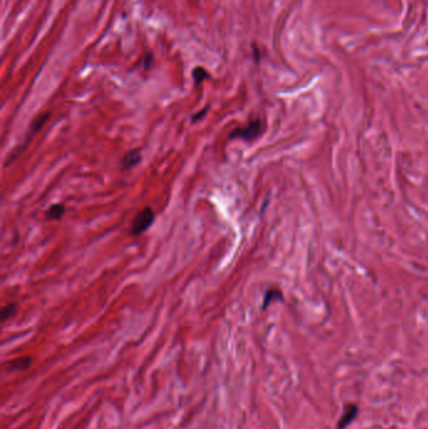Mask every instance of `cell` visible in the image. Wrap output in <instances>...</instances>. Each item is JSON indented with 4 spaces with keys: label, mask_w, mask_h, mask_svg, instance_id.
<instances>
[{
    "label": "cell",
    "mask_w": 428,
    "mask_h": 429,
    "mask_svg": "<svg viewBox=\"0 0 428 429\" xmlns=\"http://www.w3.org/2000/svg\"><path fill=\"white\" fill-rule=\"evenodd\" d=\"M155 221V212L151 207H145L142 211L137 214L132 222V228H131V233L133 236H138L147 231L151 227V225Z\"/></svg>",
    "instance_id": "6da1fadb"
},
{
    "label": "cell",
    "mask_w": 428,
    "mask_h": 429,
    "mask_svg": "<svg viewBox=\"0 0 428 429\" xmlns=\"http://www.w3.org/2000/svg\"><path fill=\"white\" fill-rule=\"evenodd\" d=\"M261 133V122L255 119L244 128H236L230 133V138H240L244 141H251Z\"/></svg>",
    "instance_id": "7a4b0ae2"
},
{
    "label": "cell",
    "mask_w": 428,
    "mask_h": 429,
    "mask_svg": "<svg viewBox=\"0 0 428 429\" xmlns=\"http://www.w3.org/2000/svg\"><path fill=\"white\" fill-rule=\"evenodd\" d=\"M358 413H359V409H358L357 405L351 404V403L346 404L345 407H344L343 414H342V417L338 421V424H337V429H345L346 427L350 426V424L353 423V421L357 418Z\"/></svg>",
    "instance_id": "3957f363"
},
{
    "label": "cell",
    "mask_w": 428,
    "mask_h": 429,
    "mask_svg": "<svg viewBox=\"0 0 428 429\" xmlns=\"http://www.w3.org/2000/svg\"><path fill=\"white\" fill-rule=\"evenodd\" d=\"M49 117H50V113H49V112H47V113H43V114H40V116H38L37 118H35L34 121H33V123H32V125H30V131H29V133H28V138H27V141L24 142V146H23V148L20 149V152L23 151V149L25 148V147H27L28 144H29V142H30V141H32V138L34 137V136L37 135L38 132H39L40 128H42L43 126H44V123L47 122L48 118H49Z\"/></svg>",
    "instance_id": "277c9868"
},
{
    "label": "cell",
    "mask_w": 428,
    "mask_h": 429,
    "mask_svg": "<svg viewBox=\"0 0 428 429\" xmlns=\"http://www.w3.org/2000/svg\"><path fill=\"white\" fill-rule=\"evenodd\" d=\"M142 159V156H141V151L140 149H132V151H128L127 153L124 154L123 158H122V163L121 167L123 171H128L131 170V168H133V167L137 166L138 163H140V161Z\"/></svg>",
    "instance_id": "5b68a950"
},
{
    "label": "cell",
    "mask_w": 428,
    "mask_h": 429,
    "mask_svg": "<svg viewBox=\"0 0 428 429\" xmlns=\"http://www.w3.org/2000/svg\"><path fill=\"white\" fill-rule=\"evenodd\" d=\"M64 212H66V207L63 204H56L53 206L48 209L47 214H45V217L47 220H59V218L63 217Z\"/></svg>",
    "instance_id": "8992f818"
},
{
    "label": "cell",
    "mask_w": 428,
    "mask_h": 429,
    "mask_svg": "<svg viewBox=\"0 0 428 429\" xmlns=\"http://www.w3.org/2000/svg\"><path fill=\"white\" fill-rule=\"evenodd\" d=\"M276 299H278V300L283 299V294H281L280 290H278V289L269 290V291H267L266 294H265L264 302H262V309H264V310L266 309V307L270 305V302L274 301V300H276Z\"/></svg>",
    "instance_id": "52a82bcc"
},
{
    "label": "cell",
    "mask_w": 428,
    "mask_h": 429,
    "mask_svg": "<svg viewBox=\"0 0 428 429\" xmlns=\"http://www.w3.org/2000/svg\"><path fill=\"white\" fill-rule=\"evenodd\" d=\"M192 77L195 80V84L198 85L204 82L205 79H209L210 74L206 72V69H204L202 67H196L192 72Z\"/></svg>",
    "instance_id": "ba28073f"
},
{
    "label": "cell",
    "mask_w": 428,
    "mask_h": 429,
    "mask_svg": "<svg viewBox=\"0 0 428 429\" xmlns=\"http://www.w3.org/2000/svg\"><path fill=\"white\" fill-rule=\"evenodd\" d=\"M15 313H16V304L11 302V304L5 305V306L3 307V310H1V319H3V321L8 320V319L11 318Z\"/></svg>",
    "instance_id": "9c48e42d"
},
{
    "label": "cell",
    "mask_w": 428,
    "mask_h": 429,
    "mask_svg": "<svg viewBox=\"0 0 428 429\" xmlns=\"http://www.w3.org/2000/svg\"><path fill=\"white\" fill-rule=\"evenodd\" d=\"M142 62H143V67H145V69H150L151 66H152V63H154V54L151 53V52L146 53L145 56H143Z\"/></svg>",
    "instance_id": "30bf717a"
},
{
    "label": "cell",
    "mask_w": 428,
    "mask_h": 429,
    "mask_svg": "<svg viewBox=\"0 0 428 429\" xmlns=\"http://www.w3.org/2000/svg\"><path fill=\"white\" fill-rule=\"evenodd\" d=\"M207 111H209V107H205V108L202 109V111L197 112V113H196L195 116L192 117V122H197V121H200L201 118H204L205 114H206Z\"/></svg>",
    "instance_id": "8fae6325"
}]
</instances>
